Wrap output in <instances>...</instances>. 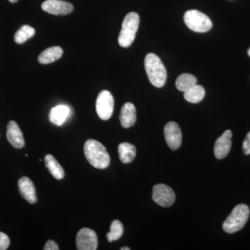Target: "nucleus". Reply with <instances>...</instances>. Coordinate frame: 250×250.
I'll return each mask as SVG.
<instances>
[{"mask_svg": "<svg viewBox=\"0 0 250 250\" xmlns=\"http://www.w3.org/2000/svg\"><path fill=\"white\" fill-rule=\"evenodd\" d=\"M6 137L13 147L18 149L24 147L25 143H24L22 132L16 122L11 121L8 123Z\"/></svg>", "mask_w": 250, "mask_h": 250, "instance_id": "13", "label": "nucleus"}, {"mask_svg": "<svg viewBox=\"0 0 250 250\" xmlns=\"http://www.w3.org/2000/svg\"><path fill=\"white\" fill-rule=\"evenodd\" d=\"M18 188L21 196L29 204L33 205L37 202L35 187L30 179L27 177L20 179L18 181Z\"/></svg>", "mask_w": 250, "mask_h": 250, "instance_id": "12", "label": "nucleus"}, {"mask_svg": "<svg viewBox=\"0 0 250 250\" xmlns=\"http://www.w3.org/2000/svg\"><path fill=\"white\" fill-rule=\"evenodd\" d=\"M119 119L122 126L124 128L134 126L136 121V110L132 103H126L123 105Z\"/></svg>", "mask_w": 250, "mask_h": 250, "instance_id": "14", "label": "nucleus"}, {"mask_svg": "<svg viewBox=\"0 0 250 250\" xmlns=\"http://www.w3.org/2000/svg\"><path fill=\"white\" fill-rule=\"evenodd\" d=\"M9 1H11V3H16L17 2L18 0H9Z\"/></svg>", "mask_w": 250, "mask_h": 250, "instance_id": "27", "label": "nucleus"}, {"mask_svg": "<svg viewBox=\"0 0 250 250\" xmlns=\"http://www.w3.org/2000/svg\"><path fill=\"white\" fill-rule=\"evenodd\" d=\"M114 109V99L108 90H103L99 93L96 101V111L103 121L111 118Z\"/></svg>", "mask_w": 250, "mask_h": 250, "instance_id": "6", "label": "nucleus"}, {"mask_svg": "<svg viewBox=\"0 0 250 250\" xmlns=\"http://www.w3.org/2000/svg\"><path fill=\"white\" fill-rule=\"evenodd\" d=\"M184 20L187 27L195 32H207L213 27L210 18L197 10L187 11L184 14Z\"/></svg>", "mask_w": 250, "mask_h": 250, "instance_id": "5", "label": "nucleus"}, {"mask_svg": "<svg viewBox=\"0 0 250 250\" xmlns=\"http://www.w3.org/2000/svg\"><path fill=\"white\" fill-rule=\"evenodd\" d=\"M232 132L227 130L221 136L216 140L215 143L214 154L218 159H223L228 155L231 147Z\"/></svg>", "mask_w": 250, "mask_h": 250, "instance_id": "11", "label": "nucleus"}, {"mask_svg": "<svg viewBox=\"0 0 250 250\" xmlns=\"http://www.w3.org/2000/svg\"><path fill=\"white\" fill-rule=\"evenodd\" d=\"M35 29L30 26H22L15 34V42L18 44L24 43L26 41L32 38L35 34Z\"/></svg>", "mask_w": 250, "mask_h": 250, "instance_id": "22", "label": "nucleus"}, {"mask_svg": "<svg viewBox=\"0 0 250 250\" xmlns=\"http://www.w3.org/2000/svg\"><path fill=\"white\" fill-rule=\"evenodd\" d=\"M121 250H130L131 249H130L129 248H127V247H124V248H122Z\"/></svg>", "mask_w": 250, "mask_h": 250, "instance_id": "26", "label": "nucleus"}, {"mask_svg": "<svg viewBox=\"0 0 250 250\" xmlns=\"http://www.w3.org/2000/svg\"><path fill=\"white\" fill-rule=\"evenodd\" d=\"M76 246L79 250H97L98 240L96 233L91 229H82L77 234Z\"/></svg>", "mask_w": 250, "mask_h": 250, "instance_id": "8", "label": "nucleus"}, {"mask_svg": "<svg viewBox=\"0 0 250 250\" xmlns=\"http://www.w3.org/2000/svg\"><path fill=\"white\" fill-rule=\"evenodd\" d=\"M42 9L45 12L55 16H65L73 11L72 4L62 0H46L42 4Z\"/></svg>", "mask_w": 250, "mask_h": 250, "instance_id": "10", "label": "nucleus"}, {"mask_svg": "<svg viewBox=\"0 0 250 250\" xmlns=\"http://www.w3.org/2000/svg\"><path fill=\"white\" fill-rule=\"evenodd\" d=\"M44 250H59V247L55 241L52 240H49L46 242L45 246L43 248Z\"/></svg>", "mask_w": 250, "mask_h": 250, "instance_id": "25", "label": "nucleus"}, {"mask_svg": "<svg viewBox=\"0 0 250 250\" xmlns=\"http://www.w3.org/2000/svg\"><path fill=\"white\" fill-rule=\"evenodd\" d=\"M164 136L167 146L172 150H177L180 147L182 141V134L178 124L170 122L164 127Z\"/></svg>", "mask_w": 250, "mask_h": 250, "instance_id": "9", "label": "nucleus"}, {"mask_svg": "<svg viewBox=\"0 0 250 250\" xmlns=\"http://www.w3.org/2000/svg\"><path fill=\"white\" fill-rule=\"evenodd\" d=\"M250 216V208L246 205H237L231 214L224 222L223 228L225 232L233 233L240 231L245 226Z\"/></svg>", "mask_w": 250, "mask_h": 250, "instance_id": "4", "label": "nucleus"}, {"mask_svg": "<svg viewBox=\"0 0 250 250\" xmlns=\"http://www.w3.org/2000/svg\"><path fill=\"white\" fill-rule=\"evenodd\" d=\"M124 228L121 221L118 220H113L110 226V231L106 233V238L108 242L118 241L123 236Z\"/></svg>", "mask_w": 250, "mask_h": 250, "instance_id": "21", "label": "nucleus"}, {"mask_svg": "<svg viewBox=\"0 0 250 250\" xmlns=\"http://www.w3.org/2000/svg\"><path fill=\"white\" fill-rule=\"evenodd\" d=\"M10 246V239L6 233L0 232V250L7 249Z\"/></svg>", "mask_w": 250, "mask_h": 250, "instance_id": "23", "label": "nucleus"}, {"mask_svg": "<svg viewBox=\"0 0 250 250\" xmlns=\"http://www.w3.org/2000/svg\"><path fill=\"white\" fill-rule=\"evenodd\" d=\"M145 68L149 82L156 88H161L165 85L167 72L161 59L155 54H147L144 62Z\"/></svg>", "mask_w": 250, "mask_h": 250, "instance_id": "2", "label": "nucleus"}, {"mask_svg": "<svg viewBox=\"0 0 250 250\" xmlns=\"http://www.w3.org/2000/svg\"><path fill=\"white\" fill-rule=\"evenodd\" d=\"M205 88L200 85H195V86L184 92V98L190 103H199L205 98Z\"/></svg>", "mask_w": 250, "mask_h": 250, "instance_id": "19", "label": "nucleus"}, {"mask_svg": "<svg viewBox=\"0 0 250 250\" xmlns=\"http://www.w3.org/2000/svg\"><path fill=\"white\" fill-rule=\"evenodd\" d=\"M70 108L65 105H59L52 108L49 112V120L52 124L62 126L70 115Z\"/></svg>", "mask_w": 250, "mask_h": 250, "instance_id": "15", "label": "nucleus"}, {"mask_svg": "<svg viewBox=\"0 0 250 250\" xmlns=\"http://www.w3.org/2000/svg\"><path fill=\"white\" fill-rule=\"evenodd\" d=\"M152 199L155 203L163 207H169L175 201L173 190L165 184H156L153 187Z\"/></svg>", "mask_w": 250, "mask_h": 250, "instance_id": "7", "label": "nucleus"}, {"mask_svg": "<svg viewBox=\"0 0 250 250\" xmlns=\"http://www.w3.org/2000/svg\"><path fill=\"white\" fill-rule=\"evenodd\" d=\"M62 53L63 51L62 47L59 46H53L42 51L39 56L38 60L41 64H44V65L52 63L59 60L62 57Z\"/></svg>", "mask_w": 250, "mask_h": 250, "instance_id": "16", "label": "nucleus"}, {"mask_svg": "<svg viewBox=\"0 0 250 250\" xmlns=\"http://www.w3.org/2000/svg\"><path fill=\"white\" fill-rule=\"evenodd\" d=\"M243 149L245 154L246 155L250 154V131L247 135L246 139L243 141Z\"/></svg>", "mask_w": 250, "mask_h": 250, "instance_id": "24", "label": "nucleus"}, {"mask_svg": "<svg viewBox=\"0 0 250 250\" xmlns=\"http://www.w3.org/2000/svg\"><path fill=\"white\" fill-rule=\"evenodd\" d=\"M140 18L137 13H129L125 16L118 36V43L121 47H129L131 45L136 38Z\"/></svg>", "mask_w": 250, "mask_h": 250, "instance_id": "3", "label": "nucleus"}, {"mask_svg": "<svg viewBox=\"0 0 250 250\" xmlns=\"http://www.w3.org/2000/svg\"><path fill=\"white\" fill-rule=\"evenodd\" d=\"M45 164L51 174L57 180H61L65 177V172L62 166L59 164L57 159L51 154L45 156Z\"/></svg>", "mask_w": 250, "mask_h": 250, "instance_id": "18", "label": "nucleus"}, {"mask_svg": "<svg viewBox=\"0 0 250 250\" xmlns=\"http://www.w3.org/2000/svg\"><path fill=\"white\" fill-rule=\"evenodd\" d=\"M118 154L120 160L123 164H129L132 162L136 157V149L134 145L129 143H121L118 146Z\"/></svg>", "mask_w": 250, "mask_h": 250, "instance_id": "17", "label": "nucleus"}, {"mask_svg": "<svg viewBox=\"0 0 250 250\" xmlns=\"http://www.w3.org/2000/svg\"><path fill=\"white\" fill-rule=\"evenodd\" d=\"M83 151L88 163L97 169L106 168L110 164L109 154L101 143L93 139L85 141Z\"/></svg>", "mask_w": 250, "mask_h": 250, "instance_id": "1", "label": "nucleus"}, {"mask_svg": "<svg viewBox=\"0 0 250 250\" xmlns=\"http://www.w3.org/2000/svg\"><path fill=\"white\" fill-rule=\"evenodd\" d=\"M197 84V78L190 74H182L176 80V87L182 92H186Z\"/></svg>", "mask_w": 250, "mask_h": 250, "instance_id": "20", "label": "nucleus"}, {"mask_svg": "<svg viewBox=\"0 0 250 250\" xmlns=\"http://www.w3.org/2000/svg\"><path fill=\"white\" fill-rule=\"evenodd\" d=\"M248 55L250 57V48L249 49V50H248Z\"/></svg>", "mask_w": 250, "mask_h": 250, "instance_id": "28", "label": "nucleus"}]
</instances>
